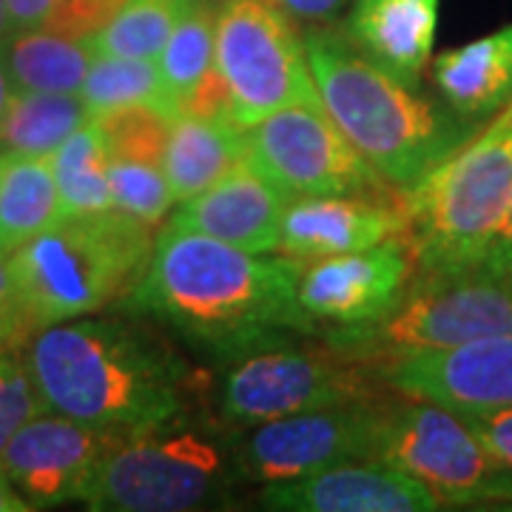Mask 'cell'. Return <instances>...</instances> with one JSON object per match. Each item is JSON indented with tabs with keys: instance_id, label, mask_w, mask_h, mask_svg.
<instances>
[{
	"instance_id": "obj_1",
	"label": "cell",
	"mask_w": 512,
	"mask_h": 512,
	"mask_svg": "<svg viewBox=\"0 0 512 512\" xmlns=\"http://www.w3.org/2000/svg\"><path fill=\"white\" fill-rule=\"evenodd\" d=\"M302 262L265 259L222 239L165 225L131 308L222 350L259 348L276 330H311L299 308Z\"/></svg>"
},
{
	"instance_id": "obj_2",
	"label": "cell",
	"mask_w": 512,
	"mask_h": 512,
	"mask_svg": "<svg viewBox=\"0 0 512 512\" xmlns=\"http://www.w3.org/2000/svg\"><path fill=\"white\" fill-rule=\"evenodd\" d=\"M26 367L46 410L120 433L183 416L197 390L174 350L117 319L49 325L32 342Z\"/></svg>"
},
{
	"instance_id": "obj_3",
	"label": "cell",
	"mask_w": 512,
	"mask_h": 512,
	"mask_svg": "<svg viewBox=\"0 0 512 512\" xmlns=\"http://www.w3.org/2000/svg\"><path fill=\"white\" fill-rule=\"evenodd\" d=\"M305 55L322 109L390 185H413L470 140L473 120H453L436 109L348 35L308 32Z\"/></svg>"
},
{
	"instance_id": "obj_4",
	"label": "cell",
	"mask_w": 512,
	"mask_h": 512,
	"mask_svg": "<svg viewBox=\"0 0 512 512\" xmlns=\"http://www.w3.org/2000/svg\"><path fill=\"white\" fill-rule=\"evenodd\" d=\"M154 228L117 208L63 217L6 256L32 330L89 316L131 296L154 254Z\"/></svg>"
},
{
	"instance_id": "obj_5",
	"label": "cell",
	"mask_w": 512,
	"mask_h": 512,
	"mask_svg": "<svg viewBox=\"0 0 512 512\" xmlns=\"http://www.w3.org/2000/svg\"><path fill=\"white\" fill-rule=\"evenodd\" d=\"M512 202V128L490 126L402 188L421 276L481 268Z\"/></svg>"
},
{
	"instance_id": "obj_6",
	"label": "cell",
	"mask_w": 512,
	"mask_h": 512,
	"mask_svg": "<svg viewBox=\"0 0 512 512\" xmlns=\"http://www.w3.org/2000/svg\"><path fill=\"white\" fill-rule=\"evenodd\" d=\"M228 484L220 441L177 416L128 433L100 467L86 504L106 512H188L220 501Z\"/></svg>"
},
{
	"instance_id": "obj_7",
	"label": "cell",
	"mask_w": 512,
	"mask_h": 512,
	"mask_svg": "<svg viewBox=\"0 0 512 512\" xmlns=\"http://www.w3.org/2000/svg\"><path fill=\"white\" fill-rule=\"evenodd\" d=\"M490 336H512V276L473 268L421 276L382 319L345 328L330 345L365 359L421 348H453Z\"/></svg>"
},
{
	"instance_id": "obj_8",
	"label": "cell",
	"mask_w": 512,
	"mask_h": 512,
	"mask_svg": "<svg viewBox=\"0 0 512 512\" xmlns=\"http://www.w3.org/2000/svg\"><path fill=\"white\" fill-rule=\"evenodd\" d=\"M373 461L416 478L441 507L512 504L510 470L495 461L467 421L441 404H387Z\"/></svg>"
},
{
	"instance_id": "obj_9",
	"label": "cell",
	"mask_w": 512,
	"mask_h": 512,
	"mask_svg": "<svg viewBox=\"0 0 512 512\" xmlns=\"http://www.w3.org/2000/svg\"><path fill=\"white\" fill-rule=\"evenodd\" d=\"M214 66L231 97V120L256 126L296 103L319 106L305 40L274 0H222Z\"/></svg>"
},
{
	"instance_id": "obj_10",
	"label": "cell",
	"mask_w": 512,
	"mask_h": 512,
	"mask_svg": "<svg viewBox=\"0 0 512 512\" xmlns=\"http://www.w3.org/2000/svg\"><path fill=\"white\" fill-rule=\"evenodd\" d=\"M365 356L330 350H242L220 384V413L239 424H262L336 404L370 402Z\"/></svg>"
},
{
	"instance_id": "obj_11",
	"label": "cell",
	"mask_w": 512,
	"mask_h": 512,
	"mask_svg": "<svg viewBox=\"0 0 512 512\" xmlns=\"http://www.w3.org/2000/svg\"><path fill=\"white\" fill-rule=\"evenodd\" d=\"M248 163L288 197L390 194V185L350 146L328 111L296 103L245 128Z\"/></svg>"
},
{
	"instance_id": "obj_12",
	"label": "cell",
	"mask_w": 512,
	"mask_h": 512,
	"mask_svg": "<svg viewBox=\"0 0 512 512\" xmlns=\"http://www.w3.org/2000/svg\"><path fill=\"white\" fill-rule=\"evenodd\" d=\"M384 407L370 399L262 421L237 444V470L259 484H276L356 458L373 461Z\"/></svg>"
},
{
	"instance_id": "obj_13",
	"label": "cell",
	"mask_w": 512,
	"mask_h": 512,
	"mask_svg": "<svg viewBox=\"0 0 512 512\" xmlns=\"http://www.w3.org/2000/svg\"><path fill=\"white\" fill-rule=\"evenodd\" d=\"M128 433L66 416H37L6 444L0 464L32 510L86 501L106 458Z\"/></svg>"
},
{
	"instance_id": "obj_14",
	"label": "cell",
	"mask_w": 512,
	"mask_h": 512,
	"mask_svg": "<svg viewBox=\"0 0 512 512\" xmlns=\"http://www.w3.org/2000/svg\"><path fill=\"white\" fill-rule=\"evenodd\" d=\"M416 256L404 237L384 239L365 251L302 262L299 308L313 322L356 328L382 319L410 288Z\"/></svg>"
},
{
	"instance_id": "obj_15",
	"label": "cell",
	"mask_w": 512,
	"mask_h": 512,
	"mask_svg": "<svg viewBox=\"0 0 512 512\" xmlns=\"http://www.w3.org/2000/svg\"><path fill=\"white\" fill-rule=\"evenodd\" d=\"M384 365V382L402 399L441 404L453 413L512 407V336L407 350L387 356Z\"/></svg>"
},
{
	"instance_id": "obj_16",
	"label": "cell",
	"mask_w": 512,
	"mask_h": 512,
	"mask_svg": "<svg viewBox=\"0 0 512 512\" xmlns=\"http://www.w3.org/2000/svg\"><path fill=\"white\" fill-rule=\"evenodd\" d=\"M407 239L402 188L390 194H333L288 202L279 228V254L313 262L365 251L384 239Z\"/></svg>"
},
{
	"instance_id": "obj_17",
	"label": "cell",
	"mask_w": 512,
	"mask_h": 512,
	"mask_svg": "<svg viewBox=\"0 0 512 512\" xmlns=\"http://www.w3.org/2000/svg\"><path fill=\"white\" fill-rule=\"evenodd\" d=\"M262 507L291 512H433L439 498L384 461L336 464L322 473L276 481L259 493Z\"/></svg>"
},
{
	"instance_id": "obj_18",
	"label": "cell",
	"mask_w": 512,
	"mask_h": 512,
	"mask_svg": "<svg viewBox=\"0 0 512 512\" xmlns=\"http://www.w3.org/2000/svg\"><path fill=\"white\" fill-rule=\"evenodd\" d=\"M288 202L291 197L265 180L245 157L197 197L180 202L177 214L165 225L222 239L251 254H271L279 248Z\"/></svg>"
},
{
	"instance_id": "obj_19",
	"label": "cell",
	"mask_w": 512,
	"mask_h": 512,
	"mask_svg": "<svg viewBox=\"0 0 512 512\" xmlns=\"http://www.w3.org/2000/svg\"><path fill=\"white\" fill-rule=\"evenodd\" d=\"M439 0H356L345 35L407 86H419L430 63Z\"/></svg>"
},
{
	"instance_id": "obj_20",
	"label": "cell",
	"mask_w": 512,
	"mask_h": 512,
	"mask_svg": "<svg viewBox=\"0 0 512 512\" xmlns=\"http://www.w3.org/2000/svg\"><path fill=\"white\" fill-rule=\"evenodd\" d=\"M433 83L464 120H484L512 100V23L433 60Z\"/></svg>"
},
{
	"instance_id": "obj_21",
	"label": "cell",
	"mask_w": 512,
	"mask_h": 512,
	"mask_svg": "<svg viewBox=\"0 0 512 512\" xmlns=\"http://www.w3.org/2000/svg\"><path fill=\"white\" fill-rule=\"evenodd\" d=\"M245 157H248L245 128H239L231 117L180 111L171 123L163 163L174 202L197 197Z\"/></svg>"
},
{
	"instance_id": "obj_22",
	"label": "cell",
	"mask_w": 512,
	"mask_h": 512,
	"mask_svg": "<svg viewBox=\"0 0 512 512\" xmlns=\"http://www.w3.org/2000/svg\"><path fill=\"white\" fill-rule=\"evenodd\" d=\"M63 220L55 171L49 157L0 154V254H12L29 239Z\"/></svg>"
},
{
	"instance_id": "obj_23",
	"label": "cell",
	"mask_w": 512,
	"mask_h": 512,
	"mask_svg": "<svg viewBox=\"0 0 512 512\" xmlns=\"http://www.w3.org/2000/svg\"><path fill=\"white\" fill-rule=\"evenodd\" d=\"M0 57L15 92H80L97 52L92 40L26 29L0 46Z\"/></svg>"
},
{
	"instance_id": "obj_24",
	"label": "cell",
	"mask_w": 512,
	"mask_h": 512,
	"mask_svg": "<svg viewBox=\"0 0 512 512\" xmlns=\"http://www.w3.org/2000/svg\"><path fill=\"white\" fill-rule=\"evenodd\" d=\"M92 120L83 94L77 92H15L0 126V148L49 157L66 137Z\"/></svg>"
},
{
	"instance_id": "obj_25",
	"label": "cell",
	"mask_w": 512,
	"mask_h": 512,
	"mask_svg": "<svg viewBox=\"0 0 512 512\" xmlns=\"http://www.w3.org/2000/svg\"><path fill=\"white\" fill-rule=\"evenodd\" d=\"M49 163L55 171L63 217H92L114 208L109 154L94 120L77 128L72 137H66L49 154Z\"/></svg>"
},
{
	"instance_id": "obj_26",
	"label": "cell",
	"mask_w": 512,
	"mask_h": 512,
	"mask_svg": "<svg viewBox=\"0 0 512 512\" xmlns=\"http://www.w3.org/2000/svg\"><path fill=\"white\" fill-rule=\"evenodd\" d=\"M80 94L92 117L128 106H148L168 114L171 120L183 111L168 92L160 66L154 60H140V57L97 55L80 86Z\"/></svg>"
},
{
	"instance_id": "obj_27",
	"label": "cell",
	"mask_w": 512,
	"mask_h": 512,
	"mask_svg": "<svg viewBox=\"0 0 512 512\" xmlns=\"http://www.w3.org/2000/svg\"><path fill=\"white\" fill-rule=\"evenodd\" d=\"M217 15L220 6L214 0H191L160 55L165 86L183 111L188 109L202 77L214 66Z\"/></svg>"
},
{
	"instance_id": "obj_28",
	"label": "cell",
	"mask_w": 512,
	"mask_h": 512,
	"mask_svg": "<svg viewBox=\"0 0 512 512\" xmlns=\"http://www.w3.org/2000/svg\"><path fill=\"white\" fill-rule=\"evenodd\" d=\"M191 0H128L120 15L92 37L97 55L157 60Z\"/></svg>"
},
{
	"instance_id": "obj_29",
	"label": "cell",
	"mask_w": 512,
	"mask_h": 512,
	"mask_svg": "<svg viewBox=\"0 0 512 512\" xmlns=\"http://www.w3.org/2000/svg\"><path fill=\"white\" fill-rule=\"evenodd\" d=\"M94 126L103 137L109 157L163 165L171 137V117L148 106H128L94 114Z\"/></svg>"
},
{
	"instance_id": "obj_30",
	"label": "cell",
	"mask_w": 512,
	"mask_h": 512,
	"mask_svg": "<svg viewBox=\"0 0 512 512\" xmlns=\"http://www.w3.org/2000/svg\"><path fill=\"white\" fill-rule=\"evenodd\" d=\"M109 183L114 208L148 225H157L174 205V194L163 165L109 157Z\"/></svg>"
},
{
	"instance_id": "obj_31",
	"label": "cell",
	"mask_w": 512,
	"mask_h": 512,
	"mask_svg": "<svg viewBox=\"0 0 512 512\" xmlns=\"http://www.w3.org/2000/svg\"><path fill=\"white\" fill-rule=\"evenodd\" d=\"M43 399L37 393L29 367L20 365L6 350L0 353V456L6 444L20 430L43 413Z\"/></svg>"
},
{
	"instance_id": "obj_32",
	"label": "cell",
	"mask_w": 512,
	"mask_h": 512,
	"mask_svg": "<svg viewBox=\"0 0 512 512\" xmlns=\"http://www.w3.org/2000/svg\"><path fill=\"white\" fill-rule=\"evenodd\" d=\"M126 3L128 0H57L40 29L69 40H92L120 15Z\"/></svg>"
},
{
	"instance_id": "obj_33",
	"label": "cell",
	"mask_w": 512,
	"mask_h": 512,
	"mask_svg": "<svg viewBox=\"0 0 512 512\" xmlns=\"http://www.w3.org/2000/svg\"><path fill=\"white\" fill-rule=\"evenodd\" d=\"M458 416L467 421V427L493 453L495 461H501L512 473V407L487 410V413H458Z\"/></svg>"
},
{
	"instance_id": "obj_34",
	"label": "cell",
	"mask_w": 512,
	"mask_h": 512,
	"mask_svg": "<svg viewBox=\"0 0 512 512\" xmlns=\"http://www.w3.org/2000/svg\"><path fill=\"white\" fill-rule=\"evenodd\" d=\"M32 333V325L23 313L18 288L9 271V259L0 254V353L12 345H20Z\"/></svg>"
},
{
	"instance_id": "obj_35",
	"label": "cell",
	"mask_w": 512,
	"mask_h": 512,
	"mask_svg": "<svg viewBox=\"0 0 512 512\" xmlns=\"http://www.w3.org/2000/svg\"><path fill=\"white\" fill-rule=\"evenodd\" d=\"M276 6L299 23H328L348 0H274Z\"/></svg>"
},
{
	"instance_id": "obj_36",
	"label": "cell",
	"mask_w": 512,
	"mask_h": 512,
	"mask_svg": "<svg viewBox=\"0 0 512 512\" xmlns=\"http://www.w3.org/2000/svg\"><path fill=\"white\" fill-rule=\"evenodd\" d=\"M57 0H6L9 6V20L15 32H26V29H40V23L46 15L55 9Z\"/></svg>"
},
{
	"instance_id": "obj_37",
	"label": "cell",
	"mask_w": 512,
	"mask_h": 512,
	"mask_svg": "<svg viewBox=\"0 0 512 512\" xmlns=\"http://www.w3.org/2000/svg\"><path fill=\"white\" fill-rule=\"evenodd\" d=\"M481 268H487V271H495V274H507L512 268V202H510V211H507V220L501 225V231H498V237H495L493 248H490V254L484 259V265Z\"/></svg>"
},
{
	"instance_id": "obj_38",
	"label": "cell",
	"mask_w": 512,
	"mask_h": 512,
	"mask_svg": "<svg viewBox=\"0 0 512 512\" xmlns=\"http://www.w3.org/2000/svg\"><path fill=\"white\" fill-rule=\"evenodd\" d=\"M29 501L15 490V484L9 481L3 464H0V512H29Z\"/></svg>"
},
{
	"instance_id": "obj_39",
	"label": "cell",
	"mask_w": 512,
	"mask_h": 512,
	"mask_svg": "<svg viewBox=\"0 0 512 512\" xmlns=\"http://www.w3.org/2000/svg\"><path fill=\"white\" fill-rule=\"evenodd\" d=\"M12 97H15V86H12L9 72H6V66H3V57H0V126H3V120H6V111H9Z\"/></svg>"
},
{
	"instance_id": "obj_40",
	"label": "cell",
	"mask_w": 512,
	"mask_h": 512,
	"mask_svg": "<svg viewBox=\"0 0 512 512\" xmlns=\"http://www.w3.org/2000/svg\"><path fill=\"white\" fill-rule=\"evenodd\" d=\"M12 35H15V29H12V20H9V6H6V0H0V46Z\"/></svg>"
},
{
	"instance_id": "obj_41",
	"label": "cell",
	"mask_w": 512,
	"mask_h": 512,
	"mask_svg": "<svg viewBox=\"0 0 512 512\" xmlns=\"http://www.w3.org/2000/svg\"><path fill=\"white\" fill-rule=\"evenodd\" d=\"M493 123H495V126L512 128V100H510V103H507V106H504V109H501V114L495 117Z\"/></svg>"
},
{
	"instance_id": "obj_42",
	"label": "cell",
	"mask_w": 512,
	"mask_h": 512,
	"mask_svg": "<svg viewBox=\"0 0 512 512\" xmlns=\"http://www.w3.org/2000/svg\"><path fill=\"white\" fill-rule=\"evenodd\" d=\"M504 510H512V504H507V507H504Z\"/></svg>"
},
{
	"instance_id": "obj_43",
	"label": "cell",
	"mask_w": 512,
	"mask_h": 512,
	"mask_svg": "<svg viewBox=\"0 0 512 512\" xmlns=\"http://www.w3.org/2000/svg\"><path fill=\"white\" fill-rule=\"evenodd\" d=\"M507 274H510V276H512V268H510V271H507Z\"/></svg>"
}]
</instances>
